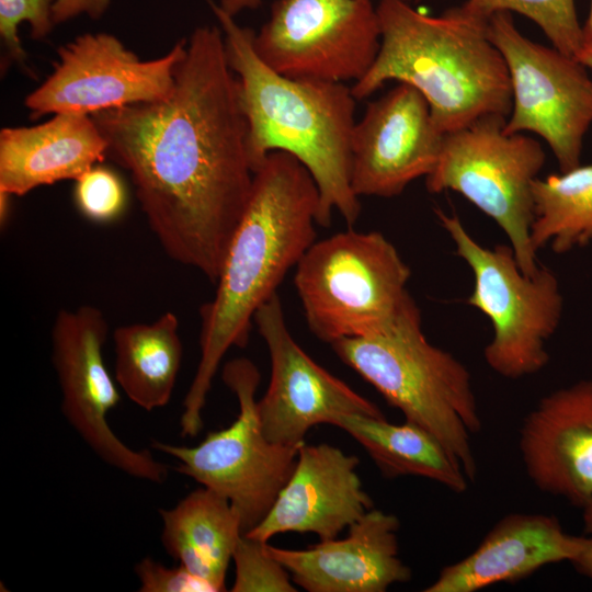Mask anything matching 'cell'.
Returning <instances> with one entry per match:
<instances>
[{
	"label": "cell",
	"instance_id": "6da1fadb",
	"mask_svg": "<svg viewBox=\"0 0 592 592\" xmlns=\"http://www.w3.org/2000/svg\"><path fill=\"white\" fill-rule=\"evenodd\" d=\"M91 117L166 254L216 283L254 177L221 29L193 31L169 98Z\"/></svg>",
	"mask_w": 592,
	"mask_h": 592
},
{
	"label": "cell",
	"instance_id": "7a4b0ae2",
	"mask_svg": "<svg viewBox=\"0 0 592 592\" xmlns=\"http://www.w3.org/2000/svg\"><path fill=\"white\" fill-rule=\"evenodd\" d=\"M318 210L319 191L306 167L287 152L269 153L254 171L215 296L200 309L201 357L183 402V436L202 430V411L224 355L247 345L254 314L315 242Z\"/></svg>",
	"mask_w": 592,
	"mask_h": 592
},
{
	"label": "cell",
	"instance_id": "3957f363",
	"mask_svg": "<svg viewBox=\"0 0 592 592\" xmlns=\"http://www.w3.org/2000/svg\"><path fill=\"white\" fill-rule=\"evenodd\" d=\"M206 2L219 22L227 60L237 75L253 171L273 151L294 156L317 184V224L329 227L333 212H338L353 227L361 203L351 186V141L357 101L351 88L345 83L291 79L275 72L257 55L254 32L240 26L218 3Z\"/></svg>",
	"mask_w": 592,
	"mask_h": 592
},
{
	"label": "cell",
	"instance_id": "277c9868",
	"mask_svg": "<svg viewBox=\"0 0 592 592\" xmlns=\"http://www.w3.org/2000/svg\"><path fill=\"white\" fill-rule=\"evenodd\" d=\"M376 11L380 47L371 69L351 87L356 100L390 80L408 83L425 98L443 134L488 114L509 116V70L489 38L488 18L465 3L437 16L406 0H380Z\"/></svg>",
	"mask_w": 592,
	"mask_h": 592
},
{
	"label": "cell",
	"instance_id": "5b68a950",
	"mask_svg": "<svg viewBox=\"0 0 592 592\" xmlns=\"http://www.w3.org/2000/svg\"><path fill=\"white\" fill-rule=\"evenodd\" d=\"M330 345L406 421L431 433L468 480H475L471 437L481 430V419L471 376L452 353L428 341L419 307L378 333Z\"/></svg>",
	"mask_w": 592,
	"mask_h": 592
},
{
	"label": "cell",
	"instance_id": "8992f818",
	"mask_svg": "<svg viewBox=\"0 0 592 592\" xmlns=\"http://www.w3.org/2000/svg\"><path fill=\"white\" fill-rule=\"evenodd\" d=\"M410 275L383 234L350 227L310 246L294 284L310 331L331 344L378 333L415 309Z\"/></svg>",
	"mask_w": 592,
	"mask_h": 592
},
{
	"label": "cell",
	"instance_id": "52a82bcc",
	"mask_svg": "<svg viewBox=\"0 0 592 592\" xmlns=\"http://www.w3.org/2000/svg\"><path fill=\"white\" fill-rule=\"evenodd\" d=\"M435 213L456 254L471 270L474 287L467 304L492 325L493 337L483 350L486 363L509 379L538 373L549 361L546 343L563 311L556 274L540 264L534 274H525L510 244L483 247L456 214Z\"/></svg>",
	"mask_w": 592,
	"mask_h": 592
},
{
	"label": "cell",
	"instance_id": "ba28073f",
	"mask_svg": "<svg viewBox=\"0 0 592 592\" xmlns=\"http://www.w3.org/2000/svg\"><path fill=\"white\" fill-rule=\"evenodd\" d=\"M506 118L488 114L444 134L425 186L430 193L457 192L492 218L508 237L521 270L532 275L539 266L531 240L533 183L546 155L535 138L506 133Z\"/></svg>",
	"mask_w": 592,
	"mask_h": 592
},
{
	"label": "cell",
	"instance_id": "9c48e42d",
	"mask_svg": "<svg viewBox=\"0 0 592 592\" xmlns=\"http://www.w3.org/2000/svg\"><path fill=\"white\" fill-rule=\"evenodd\" d=\"M221 378L237 397L236 421L209 432L195 446L158 441L151 445L179 462L178 473L228 499L244 534L271 510L295 468L299 447L273 443L263 433L255 400L261 375L252 361H228Z\"/></svg>",
	"mask_w": 592,
	"mask_h": 592
},
{
	"label": "cell",
	"instance_id": "30bf717a",
	"mask_svg": "<svg viewBox=\"0 0 592 592\" xmlns=\"http://www.w3.org/2000/svg\"><path fill=\"white\" fill-rule=\"evenodd\" d=\"M488 35L506 64L512 109L505 132L534 133L553 151L560 171L581 164L583 138L592 125V78L576 57L535 43L511 12L488 19Z\"/></svg>",
	"mask_w": 592,
	"mask_h": 592
},
{
	"label": "cell",
	"instance_id": "8fae6325",
	"mask_svg": "<svg viewBox=\"0 0 592 592\" xmlns=\"http://www.w3.org/2000/svg\"><path fill=\"white\" fill-rule=\"evenodd\" d=\"M253 47L284 77L355 83L379 52L378 14L371 0H276Z\"/></svg>",
	"mask_w": 592,
	"mask_h": 592
},
{
	"label": "cell",
	"instance_id": "7c38bea8",
	"mask_svg": "<svg viewBox=\"0 0 592 592\" xmlns=\"http://www.w3.org/2000/svg\"><path fill=\"white\" fill-rule=\"evenodd\" d=\"M180 39L162 57L141 60L112 34L87 33L58 48L52 75L24 100L32 118L95 113L169 98L185 55Z\"/></svg>",
	"mask_w": 592,
	"mask_h": 592
},
{
	"label": "cell",
	"instance_id": "4fadbf2b",
	"mask_svg": "<svg viewBox=\"0 0 592 592\" xmlns=\"http://www.w3.org/2000/svg\"><path fill=\"white\" fill-rule=\"evenodd\" d=\"M107 320L98 307L57 312L52 328V361L61 390L64 415L107 465L134 478L162 483L168 467L147 449L126 445L111 429L110 411L121 396L103 357Z\"/></svg>",
	"mask_w": 592,
	"mask_h": 592
},
{
	"label": "cell",
	"instance_id": "5bb4252c",
	"mask_svg": "<svg viewBox=\"0 0 592 592\" xmlns=\"http://www.w3.org/2000/svg\"><path fill=\"white\" fill-rule=\"evenodd\" d=\"M271 358V379L257 410L269 441L299 447L308 431L333 417L357 413L385 418L371 400L317 364L294 340L274 294L254 314Z\"/></svg>",
	"mask_w": 592,
	"mask_h": 592
},
{
	"label": "cell",
	"instance_id": "9a60e30c",
	"mask_svg": "<svg viewBox=\"0 0 592 592\" xmlns=\"http://www.w3.org/2000/svg\"><path fill=\"white\" fill-rule=\"evenodd\" d=\"M444 134L435 125L425 98L398 82L368 103L355 123L351 141L354 194L390 198L434 169Z\"/></svg>",
	"mask_w": 592,
	"mask_h": 592
},
{
	"label": "cell",
	"instance_id": "2e32d148",
	"mask_svg": "<svg viewBox=\"0 0 592 592\" xmlns=\"http://www.w3.org/2000/svg\"><path fill=\"white\" fill-rule=\"evenodd\" d=\"M360 459L330 444H301L295 468L266 516L244 535L269 543L287 532L337 538L373 509L356 468Z\"/></svg>",
	"mask_w": 592,
	"mask_h": 592
},
{
	"label": "cell",
	"instance_id": "e0dca14e",
	"mask_svg": "<svg viewBox=\"0 0 592 592\" xmlns=\"http://www.w3.org/2000/svg\"><path fill=\"white\" fill-rule=\"evenodd\" d=\"M532 482L582 506L592 498V380L544 396L525 417L519 441Z\"/></svg>",
	"mask_w": 592,
	"mask_h": 592
},
{
	"label": "cell",
	"instance_id": "ac0fdd59",
	"mask_svg": "<svg viewBox=\"0 0 592 592\" xmlns=\"http://www.w3.org/2000/svg\"><path fill=\"white\" fill-rule=\"evenodd\" d=\"M398 530L397 516L373 508L349 527L345 538L306 549L266 544V550L309 592H384L411 578L399 557Z\"/></svg>",
	"mask_w": 592,
	"mask_h": 592
},
{
	"label": "cell",
	"instance_id": "d6986e66",
	"mask_svg": "<svg viewBox=\"0 0 592 592\" xmlns=\"http://www.w3.org/2000/svg\"><path fill=\"white\" fill-rule=\"evenodd\" d=\"M577 546V536L566 533L555 516L509 514L471 554L443 568L424 591L476 592L496 583L514 582L544 566L570 561Z\"/></svg>",
	"mask_w": 592,
	"mask_h": 592
},
{
	"label": "cell",
	"instance_id": "ffe728a7",
	"mask_svg": "<svg viewBox=\"0 0 592 592\" xmlns=\"http://www.w3.org/2000/svg\"><path fill=\"white\" fill-rule=\"evenodd\" d=\"M107 144L90 115L55 114L31 127L0 132V191L23 196L42 185L78 180L106 156Z\"/></svg>",
	"mask_w": 592,
	"mask_h": 592
},
{
	"label": "cell",
	"instance_id": "44dd1931",
	"mask_svg": "<svg viewBox=\"0 0 592 592\" xmlns=\"http://www.w3.org/2000/svg\"><path fill=\"white\" fill-rule=\"evenodd\" d=\"M167 553L192 573L226 591V573L242 528L228 499L202 487L159 510Z\"/></svg>",
	"mask_w": 592,
	"mask_h": 592
},
{
	"label": "cell",
	"instance_id": "7402d4cb",
	"mask_svg": "<svg viewBox=\"0 0 592 592\" xmlns=\"http://www.w3.org/2000/svg\"><path fill=\"white\" fill-rule=\"evenodd\" d=\"M330 424L362 445L386 477H423L456 493L468 489L470 481L442 444L412 422L392 424L385 418L342 413Z\"/></svg>",
	"mask_w": 592,
	"mask_h": 592
},
{
	"label": "cell",
	"instance_id": "603a6c76",
	"mask_svg": "<svg viewBox=\"0 0 592 592\" xmlns=\"http://www.w3.org/2000/svg\"><path fill=\"white\" fill-rule=\"evenodd\" d=\"M113 341L115 380L125 395L147 411L164 407L183 357L177 316L168 311L149 323L121 326Z\"/></svg>",
	"mask_w": 592,
	"mask_h": 592
},
{
	"label": "cell",
	"instance_id": "cb8c5ba5",
	"mask_svg": "<svg viewBox=\"0 0 592 592\" xmlns=\"http://www.w3.org/2000/svg\"><path fill=\"white\" fill-rule=\"evenodd\" d=\"M531 240L536 251L549 246L565 253L592 240V164H579L533 183Z\"/></svg>",
	"mask_w": 592,
	"mask_h": 592
},
{
	"label": "cell",
	"instance_id": "d4e9b609",
	"mask_svg": "<svg viewBox=\"0 0 592 592\" xmlns=\"http://www.w3.org/2000/svg\"><path fill=\"white\" fill-rule=\"evenodd\" d=\"M467 7L490 18L505 11L535 22L558 50L576 57L583 47L574 0H466Z\"/></svg>",
	"mask_w": 592,
	"mask_h": 592
},
{
	"label": "cell",
	"instance_id": "484cf974",
	"mask_svg": "<svg viewBox=\"0 0 592 592\" xmlns=\"http://www.w3.org/2000/svg\"><path fill=\"white\" fill-rule=\"evenodd\" d=\"M264 542L241 535L232 555L234 592H295L289 572L267 554Z\"/></svg>",
	"mask_w": 592,
	"mask_h": 592
},
{
	"label": "cell",
	"instance_id": "4316f807",
	"mask_svg": "<svg viewBox=\"0 0 592 592\" xmlns=\"http://www.w3.org/2000/svg\"><path fill=\"white\" fill-rule=\"evenodd\" d=\"M56 0H0V37L5 59L16 62L33 76L26 66L27 55L18 35L19 25L27 22L33 39L48 36L55 25L53 10Z\"/></svg>",
	"mask_w": 592,
	"mask_h": 592
},
{
	"label": "cell",
	"instance_id": "83f0119b",
	"mask_svg": "<svg viewBox=\"0 0 592 592\" xmlns=\"http://www.w3.org/2000/svg\"><path fill=\"white\" fill-rule=\"evenodd\" d=\"M75 202L86 218L95 223H110L125 210L126 190L114 171L94 166L76 180Z\"/></svg>",
	"mask_w": 592,
	"mask_h": 592
},
{
	"label": "cell",
	"instance_id": "f1b7e54d",
	"mask_svg": "<svg viewBox=\"0 0 592 592\" xmlns=\"http://www.w3.org/2000/svg\"><path fill=\"white\" fill-rule=\"evenodd\" d=\"M140 592H218L207 580L183 566L169 568L146 557L135 566Z\"/></svg>",
	"mask_w": 592,
	"mask_h": 592
},
{
	"label": "cell",
	"instance_id": "f546056e",
	"mask_svg": "<svg viewBox=\"0 0 592 592\" xmlns=\"http://www.w3.org/2000/svg\"><path fill=\"white\" fill-rule=\"evenodd\" d=\"M110 3L111 0H56L53 20L55 24H60L80 14L96 20L105 13Z\"/></svg>",
	"mask_w": 592,
	"mask_h": 592
},
{
	"label": "cell",
	"instance_id": "4dcf8cb0",
	"mask_svg": "<svg viewBox=\"0 0 592 592\" xmlns=\"http://www.w3.org/2000/svg\"><path fill=\"white\" fill-rule=\"evenodd\" d=\"M577 550L569 561L576 570L592 580V535L577 536Z\"/></svg>",
	"mask_w": 592,
	"mask_h": 592
},
{
	"label": "cell",
	"instance_id": "1f68e13d",
	"mask_svg": "<svg viewBox=\"0 0 592 592\" xmlns=\"http://www.w3.org/2000/svg\"><path fill=\"white\" fill-rule=\"evenodd\" d=\"M262 0H220L218 5L229 15L236 16L243 10H253L261 5Z\"/></svg>",
	"mask_w": 592,
	"mask_h": 592
},
{
	"label": "cell",
	"instance_id": "d6a6232c",
	"mask_svg": "<svg viewBox=\"0 0 592 592\" xmlns=\"http://www.w3.org/2000/svg\"><path fill=\"white\" fill-rule=\"evenodd\" d=\"M11 196H12L11 194L0 191V220H1V226L5 225L7 220L9 218L10 205H11V202H10Z\"/></svg>",
	"mask_w": 592,
	"mask_h": 592
},
{
	"label": "cell",
	"instance_id": "836d02e7",
	"mask_svg": "<svg viewBox=\"0 0 592 592\" xmlns=\"http://www.w3.org/2000/svg\"><path fill=\"white\" fill-rule=\"evenodd\" d=\"M581 508L584 531L588 535H592V498Z\"/></svg>",
	"mask_w": 592,
	"mask_h": 592
},
{
	"label": "cell",
	"instance_id": "e575fe53",
	"mask_svg": "<svg viewBox=\"0 0 592 592\" xmlns=\"http://www.w3.org/2000/svg\"><path fill=\"white\" fill-rule=\"evenodd\" d=\"M583 47H592V0L589 16L582 26Z\"/></svg>",
	"mask_w": 592,
	"mask_h": 592
},
{
	"label": "cell",
	"instance_id": "d590c367",
	"mask_svg": "<svg viewBox=\"0 0 592 592\" xmlns=\"http://www.w3.org/2000/svg\"><path fill=\"white\" fill-rule=\"evenodd\" d=\"M576 58L585 67L592 70V47H582Z\"/></svg>",
	"mask_w": 592,
	"mask_h": 592
}]
</instances>
